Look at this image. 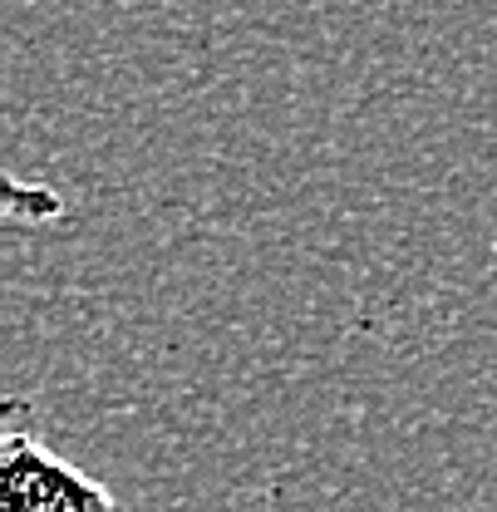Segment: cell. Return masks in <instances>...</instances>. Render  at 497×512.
<instances>
[{
	"mask_svg": "<svg viewBox=\"0 0 497 512\" xmlns=\"http://www.w3.org/2000/svg\"><path fill=\"white\" fill-rule=\"evenodd\" d=\"M0 512H128L99 478L74 468L35 429V404L10 394L0 409Z\"/></svg>",
	"mask_w": 497,
	"mask_h": 512,
	"instance_id": "cell-1",
	"label": "cell"
},
{
	"mask_svg": "<svg viewBox=\"0 0 497 512\" xmlns=\"http://www.w3.org/2000/svg\"><path fill=\"white\" fill-rule=\"evenodd\" d=\"M5 212L40 222V217H55V212H60V197L50 188H25L20 178H10V183H5Z\"/></svg>",
	"mask_w": 497,
	"mask_h": 512,
	"instance_id": "cell-2",
	"label": "cell"
}]
</instances>
